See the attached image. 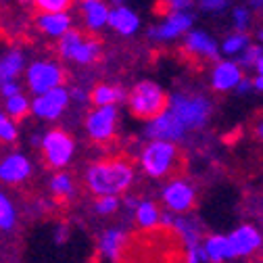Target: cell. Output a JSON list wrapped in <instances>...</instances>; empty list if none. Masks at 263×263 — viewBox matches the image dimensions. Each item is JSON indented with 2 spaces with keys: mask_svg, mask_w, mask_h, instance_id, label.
<instances>
[{
  "mask_svg": "<svg viewBox=\"0 0 263 263\" xmlns=\"http://www.w3.org/2000/svg\"><path fill=\"white\" fill-rule=\"evenodd\" d=\"M249 42V36L245 34H234V36H230L226 42H223V52L228 54H232V52H238L240 48H245Z\"/></svg>",
  "mask_w": 263,
  "mask_h": 263,
  "instance_id": "836d02e7",
  "label": "cell"
},
{
  "mask_svg": "<svg viewBox=\"0 0 263 263\" xmlns=\"http://www.w3.org/2000/svg\"><path fill=\"white\" fill-rule=\"evenodd\" d=\"M263 3V0H255V5H261Z\"/></svg>",
  "mask_w": 263,
  "mask_h": 263,
  "instance_id": "f6af8a7d",
  "label": "cell"
},
{
  "mask_svg": "<svg viewBox=\"0 0 263 263\" xmlns=\"http://www.w3.org/2000/svg\"><path fill=\"white\" fill-rule=\"evenodd\" d=\"M123 98V90L115 88V86H107L101 84L90 92V101L94 103V107H113V103L121 101Z\"/></svg>",
  "mask_w": 263,
  "mask_h": 263,
  "instance_id": "7402d4cb",
  "label": "cell"
},
{
  "mask_svg": "<svg viewBox=\"0 0 263 263\" xmlns=\"http://www.w3.org/2000/svg\"><path fill=\"white\" fill-rule=\"evenodd\" d=\"M253 86H255V88H257V90H263V78H261V76H259V78H257V80H255V82H253Z\"/></svg>",
  "mask_w": 263,
  "mask_h": 263,
  "instance_id": "b9f144b4",
  "label": "cell"
},
{
  "mask_svg": "<svg viewBox=\"0 0 263 263\" xmlns=\"http://www.w3.org/2000/svg\"><path fill=\"white\" fill-rule=\"evenodd\" d=\"M98 54H101V44H98V40L84 36V40L78 46V50H76V54H73L71 61H76L80 65H90V63H94L98 59Z\"/></svg>",
  "mask_w": 263,
  "mask_h": 263,
  "instance_id": "4316f807",
  "label": "cell"
},
{
  "mask_svg": "<svg viewBox=\"0 0 263 263\" xmlns=\"http://www.w3.org/2000/svg\"><path fill=\"white\" fill-rule=\"evenodd\" d=\"M228 242H230V249H232L234 257H247V255H253L261 247L263 240H261V234L257 228L240 226L228 236Z\"/></svg>",
  "mask_w": 263,
  "mask_h": 263,
  "instance_id": "7c38bea8",
  "label": "cell"
},
{
  "mask_svg": "<svg viewBox=\"0 0 263 263\" xmlns=\"http://www.w3.org/2000/svg\"><path fill=\"white\" fill-rule=\"evenodd\" d=\"M138 203H140V201L136 199V196H127V199H125V205H127L129 209H136V207H138Z\"/></svg>",
  "mask_w": 263,
  "mask_h": 263,
  "instance_id": "60d3db41",
  "label": "cell"
},
{
  "mask_svg": "<svg viewBox=\"0 0 263 263\" xmlns=\"http://www.w3.org/2000/svg\"><path fill=\"white\" fill-rule=\"evenodd\" d=\"M159 7H157V13H163V15H174V13H182V9L190 7L192 0H157Z\"/></svg>",
  "mask_w": 263,
  "mask_h": 263,
  "instance_id": "1f68e13d",
  "label": "cell"
},
{
  "mask_svg": "<svg viewBox=\"0 0 263 263\" xmlns=\"http://www.w3.org/2000/svg\"><path fill=\"white\" fill-rule=\"evenodd\" d=\"M142 170L151 178H165L180 167V151L172 142L153 140L140 157Z\"/></svg>",
  "mask_w": 263,
  "mask_h": 263,
  "instance_id": "7a4b0ae2",
  "label": "cell"
},
{
  "mask_svg": "<svg viewBox=\"0 0 263 263\" xmlns=\"http://www.w3.org/2000/svg\"><path fill=\"white\" fill-rule=\"evenodd\" d=\"M257 69H259V76L263 78V57H261V59L257 61Z\"/></svg>",
  "mask_w": 263,
  "mask_h": 263,
  "instance_id": "7bdbcfd3",
  "label": "cell"
},
{
  "mask_svg": "<svg viewBox=\"0 0 263 263\" xmlns=\"http://www.w3.org/2000/svg\"><path fill=\"white\" fill-rule=\"evenodd\" d=\"M0 94H3L5 98H11L15 94H21V88H19V84L15 80H9L5 84H0Z\"/></svg>",
  "mask_w": 263,
  "mask_h": 263,
  "instance_id": "d590c367",
  "label": "cell"
},
{
  "mask_svg": "<svg viewBox=\"0 0 263 263\" xmlns=\"http://www.w3.org/2000/svg\"><path fill=\"white\" fill-rule=\"evenodd\" d=\"M31 176V161L23 153H11L0 161V182L21 184Z\"/></svg>",
  "mask_w": 263,
  "mask_h": 263,
  "instance_id": "30bf717a",
  "label": "cell"
},
{
  "mask_svg": "<svg viewBox=\"0 0 263 263\" xmlns=\"http://www.w3.org/2000/svg\"><path fill=\"white\" fill-rule=\"evenodd\" d=\"M192 25V17L186 15V13H174L167 17L165 23H161L159 27H153L148 34L153 38H176L180 36L182 31H186L188 27Z\"/></svg>",
  "mask_w": 263,
  "mask_h": 263,
  "instance_id": "9a60e30c",
  "label": "cell"
},
{
  "mask_svg": "<svg viewBox=\"0 0 263 263\" xmlns=\"http://www.w3.org/2000/svg\"><path fill=\"white\" fill-rule=\"evenodd\" d=\"M172 228L182 236L186 249H192L196 245H201V236H199V228H196V223H192V221H188L184 217H178V219H174Z\"/></svg>",
  "mask_w": 263,
  "mask_h": 263,
  "instance_id": "cb8c5ba5",
  "label": "cell"
},
{
  "mask_svg": "<svg viewBox=\"0 0 263 263\" xmlns=\"http://www.w3.org/2000/svg\"><path fill=\"white\" fill-rule=\"evenodd\" d=\"M107 23H109L113 29H117L119 34L129 36V34H134V31L138 29V23H140V21H138L136 13H132V11L125 9V7H117V9L109 11Z\"/></svg>",
  "mask_w": 263,
  "mask_h": 263,
  "instance_id": "e0dca14e",
  "label": "cell"
},
{
  "mask_svg": "<svg viewBox=\"0 0 263 263\" xmlns=\"http://www.w3.org/2000/svg\"><path fill=\"white\" fill-rule=\"evenodd\" d=\"M86 186L96 196H117L134 182V170L123 159H107L92 163L86 172Z\"/></svg>",
  "mask_w": 263,
  "mask_h": 263,
  "instance_id": "6da1fadb",
  "label": "cell"
},
{
  "mask_svg": "<svg viewBox=\"0 0 263 263\" xmlns=\"http://www.w3.org/2000/svg\"><path fill=\"white\" fill-rule=\"evenodd\" d=\"M257 136H259V138L263 140V121H261V123L257 125Z\"/></svg>",
  "mask_w": 263,
  "mask_h": 263,
  "instance_id": "ee69618b",
  "label": "cell"
},
{
  "mask_svg": "<svg viewBox=\"0 0 263 263\" xmlns=\"http://www.w3.org/2000/svg\"><path fill=\"white\" fill-rule=\"evenodd\" d=\"M38 27L42 34L52 36V38H61L65 31L71 29V17L69 13H40L36 19Z\"/></svg>",
  "mask_w": 263,
  "mask_h": 263,
  "instance_id": "5bb4252c",
  "label": "cell"
},
{
  "mask_svg": "<svg viewBox=\"0 0 263 263\" xmlns=\"http://www.w3.org/2000/svg\"><path fill=\"white\" fill-rule=\"evenodd\" d=\"M184 127L182 123L170 113H161L159 117H155L148 125H146V134L153 138V140H161V142H172V140H180L184 136Z\"/></svg>",
  "mask_w": 263,
  "mask_h": 263,
  "instance_id": "8fae6325",
  "label": "cell"
},
{
  "mask_svg": "<svg viewBox=\"0 0 263 263\" xmlns=\"http://www.w3.org/2000/svg\"><path fill=\"white\" fill-rule=\"evenodd\" d=\"M203 251L207 255V263H223L228 259H234L232 249H230L228 236L226 234H213L205 240Z\"/></svg>",
  "mask_w": 263,
  "mask_h": 263,
  "instance_id": "2e32d148",
  "label": "cell"
},
{
  "mask_svg": "<svg viewBox=\"0 0 263 263\" xmlns=\"http://www.w3.org/2000/svg\"><path fill=\"white\" fill-rule=\"evenodd\" d=\"M201 5L207 11H221V9H226L228 0H201Z\"/></svg>",
  "mask_w": 263,
  "mask_h": 263,
  "instance_id": "74e56055",
  "label": "cell"
},
{
  "mask_svg": "<svg viewBox=\"0 0 263 263\" xmlns=\"http://www.w3.org/2000/svg\"><path fill=\"white\" fill-rule=\"evenodd\" d=\"M161 199L165 207L174 213H186L194 205V188L184 180H172L161 192Z\"/></svg>",
  "mask_w": 263,
  "mask_h": 263,
  "instance_id": "9c48e42d",
  "label": "cell"
},
{
  "mask_svg": "<svg viewBox=\"0 0 263 263\" xmlns=\"http://www.w3.org/2000/svg\"><path fill=\"white\" fill-rule=\"evenodd\" d=\"M25 67V59L21 50H9L0 57V84H5L9 80H15L21 69Z\"/></svg>",
  "mask_w": 263,
  "mask_h": 263,
  "instance_id": "d6986e66",
  "label": "cell"
},
{
  "mask_svg": "<svg viewBox=\"0 0 263 263\" xmlns=\"http://www.w3.org/2000/svg\"><path fill=\"white\" fill-rule=\"evenodd\" d=\"M127 245V232L121 228H109L98 238V253L109 261H117Z\"/></svg>",
  "mask_w": 263,
  "mask_h": 263,
  "instance_id": "4fadbf2b",
  "label": "cell"
},
{
  "mask_svg": "<svg viewBox=\"0 0 263 263\" xmlns=\"http://www.w3.org/2000/svg\"><path fill=\"white\" fill-rule=\"evenodd\" d=\"M84 40V34L78 29H69V31H65V34L59 38V44H57V50L63 59H73L78 46L82 44Z\"/></svg>",
  "mask_w": 263,
  "mask_h": 263,
  "instance_id": "484cf974",
  "label": "cell"
},
{
  "mask_svg": "<svg viewBox=\"0 0 263 263\" xmlns=\"http://www.w3.org/2000/svg\"><path fill=\"white\" fill-rule=\"evenodd\" d=\"M42 153H44V161L54 170H63L65 165H69V161L73 159L76 153V140L71 138V134L63 129H50L42 136Z\"/></svg>",
  "mask_w": 263,
  "mask_h": 263,
  "instance_id": "5b68a950",
  "label": "cell"
},
{
  "mask_svg": "<svg viewBox=\"0 0 263 263\" xmlns=\"http://www.w3.org/2000/svg\"><path fill=\"white\" fill-rule=\"evenodd\" d=\"M259 38H261V40H263V31H261V34H259Z\"/></svg>",
  "mask_w": 263,
  "mask_h": 263,
  "instance_id": "bcb514c9",
  "label": "cell"
},
{
  "mask_svg": "<svg viewBox=\"0 0 263 263\" xmlns=\"http://www.w3.org/2000/svg\"><path fill=\"white\" fill-rule=\"evenodd\" d=\"M115 123H117L115 107H96L86 117L88 136L96 142H107L115 136Z\"/></svg>",
  "mask_w": 263,
  "mask_h": 263,
  "instance_id": "52a82bcc",
  "label": "cell"
},
{
  "mask_svg": "<svg viewBox=\"0 0 263 263\" xmlns=\"http://www.w3.org/2000/svg\"><path fill=\"white\" fill-rule=\"evenodd\" d=\"M71 96L76 98L78 103H80V101H86V98H88V96H86V92H84V90H80V88H76V90L69 94V98H71Z\"/></svg>",
  "mask_w": 263,
  "mask_h": 263,
  "instance_id": "ab89813d",
  "label": "cell"
},
{
  "mask_svg": "<svg viewBox=\"0 0 263 263\" xmlns=\"http://www.w3.org/2000/svg\"><path fill=\"white\" fill-rule=\"evenodd\" d=\"M242 80L236 63H219L213 71V88L215 90H230Z\"/></svg>",
  "mask_w": 263,
  "mask_h": 263,
  "instance_id": "ac0fdd59",
  "label": "cell"
},
{
  "mask_svg": "<svg viewBox=\"0 0 263 263\" xmlns=\"http://www.w3.org/2000/svg\"><path fill=\"white\" fill-rule=\"evenodd\" d=\"M67 238H69V228L65 226V223H59L54 228V242L57 245H63V242H67Z\"/></svg>",
  "mask_w": 263,
  "mask_h": 263,
  "instance_id": "8d00e7d4",
  "label": "cell"
},
{
  "mask_svg": "<svg viewBox=\"0 0 263 263\" xmlns=\"http://www.w3.org/2000/svg\"><path fill=\"white\" fill-rule=\"evenodd\" d=\"M186 48H188V52H192V54H205V57H209V59H215V57H217V46H215V42L205 34V31H192V34L188 36Z\"/></svg>",
  "mask_w": 263,
  "mask_h": 263,
  "instance_id": "44dd1931",
  "label": "cell"
},
{
  "mask_svg": "<svg viewBox=\"0 0 263 263\" xmlns=\"http://www.w3.org/2000/svg\"><path fill=\"white\" fill-rule=\"evenodd\" d=\"M27 86L36 96L50 92L52 88L63 86L65 82V71L59 63L54 61H36L29 65L27 69Z\"/></svg>",
  "mask_w": 263,
  "mask_h": 263,
  "instance_id": "8992f818",
  "label": "cell"
},
{
  "mask_svg": "<svg viewBox=\"0 0 263 263\" xmlns=\"http://www.w3.org/2000/svg\"><path fill=\"white\" fill-rule=\"evenodd\" d=\"M234 17H236V25L242 29V27L247 25V17H249V15H247V11H245V9H236Z\"/></svg>",
  "mask_w": 263,
  "mask_h": 263,
  "instance_id": "f35d334b",
  "label": "cell"
},
{
  "mask_svg": "<svg viewBox=\"0 0 263 263\" xmlns=\"http://www.w3.org/2000/svg\"><path fill=\"white\" fill-rule=\"evenodd\" d=\"M167 111L182 123L184 129H196L207 121V117L211 113V105L205 101L203 96L176 94V96L170 98Z\"/></svg>",
  "mask_w": 263,
  "mask_h": 263,
  "instance_id": "277c9868",
  "label": "cell"
},
{
  "mask_svg": "<svg viewBox=\"0 0 263 263\" xmlns=\"http://www.w3.org/2000/svg\"><path fill=\"white\" fill-rule=\"evenodd\" d=\"M50 192L59 199H71L73 192H76V186H73V178L65 172H59L50 178Z\"/></svg>",
  "mask_w": 263,
  "mask_h": 263,
  "instance_id": "83f0119b",
  "label": "cell"
},
{
  "mask_svg": "<svg viewBox=\"0 0 263 263\" xmlns=\"http://www.w3.org/2000/svg\"><path fill=\"white\" fill-rule=\"evenodd\" d=\"M170 107V98L157 84L140 82L129 96V109L140 119H155L165 113Z\"/></svg>",
  "mask_w": 263,
  "mask_h": 263,
  "instance_id": "3957f363",
  "label": "cell"
},
{
  "mask_svg": "<svg viewBox=\"0 0 263 263\" xmlns=\"http://www.w3.org/2000/svg\"><path fill=\"white\" fill-rule=\"evenodd\" d=\"M17 226V209L13 201L0 190V232H11Z\"/></svg>",
  "mask_w": 263,
  "mask_h": 263,
  "instance_id": "d4e9b609",
  "label": "cell"
},
{
  "mask_svg": "<svg viewBox=\"0 0 263 263\" xmlns=\"http://www.w3.org/2000/svg\"><path fill=\"white\" fill-rule=\"evenodd\" d=\"M161 221V211L153 201H140L136 207V223L142 230H153Z\"/></svg>",
  "mask_w": 263,
  "mask_h": 263,
  "instance_id": "603a6c76",
  "label": "cell"
},
{
  "mask_svg": "<svg viewBox=\"0 0 263 263\" xmlns=\"http://www.w3.org/2000/svg\"><path fill=\"white\" fill-rule=\"evenodd\" d=\"M82 11H84V17H86V23L90 29H101L107 19H109V9L105 3L101 0H84L82 3Z\"/></svg>",
  "mask_w": 263,
  "mask_h": 263,
  "instance_id": "ffe728a7",
  "label": "cell"
},
{
  "mask_svg": "<svg viewBox=\"0 0 263 263\" xmlns=\"http://www.w3.org/2000/svg\"><path fill=\"white\" fill-rule=\"evenodd\" d=\"M263 57V52H261V48H257V46H251L245 54H242V59H240V63L242 65H257V61Z\"/></svg>",
  "mask_w": 263,
  "mask_h": 263,
  "instance_id": "e575fe53",
  "label": "cell"
},
{
  "mask_svg": "<svg viewBox=\"0 0 263 263\" xmlns=\"http://www.w3.org/2000/svg\"><path fill=\"white\" fill-rule=\"evenodd\" d=\"M27 111H29V101L23 96V94H15V96H11V98H7V117L9 119H21V117H25L27 115Z\"/></svg>",
  "mask_w": 263,
  "mask_h": 263,
  "instance_id": "f1b7e54d",
  "label": "cell"
},
{
  "mask_svg": "<svg viewBox=\"0 0 263 263\" xmlns=\"http://www.w3.org/2000/svg\"><path fill=\"white\" fill-rule=\"evenodd\" d=\"M119 209V199L117 196H98L94 201V211L98 215H111Z\"/></svg>",
  "mask_w": 263,
  "mask_h": 263,
  "instance_id": "4dcf8cb0",
  "label": "cell"
},
{
  "mask_svg": "<svg viewBox=\"0 0 263 263\" xmlns=\"http://www.w3.org/2000/svg\"><path fill=\"white\" fill-rule=\"evenodd\" d=\"M113 3H123V0H113Z\"/></svg>",
  "mask_w": 263,
  "mask_h": 263,
  "instance_id": "7dc6e473",
  "label": "cell"
},
{
  "mask_svg": "<svg viewBox=\"0 0 263 263\" xmlns=\"http://www.w3.org/2000/svg\"><path fill=\"white\" fill-rule=\"evenodd\" d=\"M34 5L40 9V13H67L71 0H34Z\"/></svg>",
  "mask_w": 263,
  "mask_h": 263,
  "instance_id": "f546056e",
  "label": "cell"
},
{
  "mask_svg": "<svg viewBox=\"0 0 263 263\" xmlns=\"http://www.w3.org/2000/svg\"><path fill=\"white\" fill-rule=\"evenodd\" d=\"M17 138V125L13 119H9L3 111H0V140L3 142H13Z\"/></svg>",
  "mask_w": 263,
  "mask_h": 263,
  "instance_id": "d6a6232c",
  "label": "cell"
},
{
  "mask_svg": "<svg viewBox=\"0 0 263 263\" xmlns=\"http://www.w3.org/2000/svg\"><path fill=\"white\" fill-rule=\"evenodd\" d=\"M67 103H69V92L63 86H59L46 94L36 96L34 101L29 103V109H31V113L42 117V119H57L65 111Z\"/></svg>",
  "mask_w": 263,
  "mask_h": 263,
  "instance_id": "ba28073f",
  "label": "cell"
}]
</instances>
